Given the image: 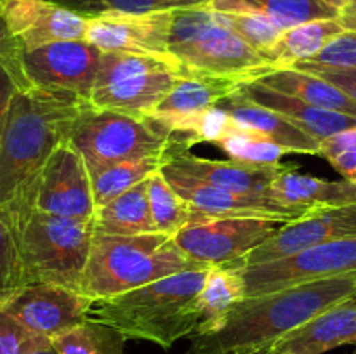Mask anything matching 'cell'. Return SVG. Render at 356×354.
Returning a JSON list of instances; mask_svg holds the SVG:
<instances>
[{
    "mask_svg": "<svg viewBox=\"0 0 356 354\" xmlns=\"http://www.w3.org/2000/svg\"><path fill=\"white\" fill-rule=\"evenodd\" d=\"M87 106L28 83L14 94L0 135V205L19 231L37 207L49 160L68 141L76 117Z\"/></svg>",
    "mask_w": 356,
    "mask_h": 354,
    "instance_id": "obj_1",
    "label": "cell"
},
{
    "mask_svg": "<svg viewBox=\"0 0 356 354\" xmlns=\"http://www.w3.org/2000/svg\"><path fill=\"white\" fill-rule=\"evenodd\" d=\"M356 301V273L245 297L216 330L193 335L184 354H264L323 311Z\"/></svg>",
    "mask_w": 356,
    "mask_h": 354,
    "instance_id": "obj_2",
    "label": "cell"
},
{
    "mask_svg": "<svg viewBox=\"0 0 356 354\" xmlns=\"http://www.w3.org/2000/svg\"><path fill=\"white\" fill-rule=\"evenodd\" d=\"M212 269V267H211ZM211 269H191L94 302L89 318L113 326L125 339L148 340L163 349L191 337L200 325L197 297Z\"/></svg>",
    "mask_w": 356,
    "mask_h": 354,
    "instance_id": "obj_3",
    "label": "cell"
},
{
    "mask_svg": "<svg viewBox=\"0 0 356 354\" xmlns=\"http://www.w3.org/2000/svg\"><path fill=\"white\" fill-rule=\"evenodd\" d=\"M191 269L211 267L191 260L169 235L96 233L79 292L92 301H101Z\"/></svg>",
    "mask_w": 356,
    "mask_h": 354,
    "instance_id": "obj_4",
    "label": "cell"
},
{
    "mask_svg": "<svg viewBox=\"0 0 356 354\" xmlns=\"http://www.w3.org/2000/svg\"><path fill=\"white\" fill-rule=\"evenodd\" d=\"M169 54L183 66L186 76H228L252 82L275 69L211 6L174 10Z\"/></svg>",
    "mask_w": 356,
    "mask_h": 354,
    "instance_id": "obj_5",
    "label": "cell"
},
{
    "mask_svg": "<svg viewBox=\"0 0 356 354\" xmlns=\"http://www.w3.org/2000/svg\"><path fill=\"white\" fill-rule=\"evenodd\" d=\"M68 141L82 155L89 174L127 160L172 156L193 144L191 137L170 130L153 117L99 110L92 104L76 117Z\"/></svg>",
    "mask_w": 356,
    "mask_h": 354,
    "instance_id": "obj_6",
    "label": "cell"
},
{
    "mask_svg": "<svg viewBox=\"0 0 356 354\" xmlns=\"http://www.w3.org/2000/svg\"><path fill=\"white\" fill-rule=\"evenodd\" d=\"M96 236V219L61 217L35 210L21 231L28 283L79 290Z\"/></svg>",
    "mask_w": 356,
    "mask_h": 354,
    "instance_id": "obj_7",
    "label": "cell"
},
{
    "mask_svg": "<svg viewBox=\"0 0 356 354\" xmlns=\"http://www.w3.org/2000/svg\"><path fill=\"white\" fill-rule=\"evenodd\" d=\"M186 76L174 58L103 52L90 104L134 117H148Z\"/></svg>",
    "mask_w": 356,
    "mask_h": 354,
    "instance_id": "obj_8",
    "label": "cell"
},
{
    "mask_svg": "<svg viewBox=\"0 0 356 354\" xmlns=\"http://www.w3.org/2000/svg\"><path fill=\"white\" fill-rule=\"evenodd\" d=\"M103 51L87 40H63L21 51L28 85L66 99L90 104Z\"/></svg>",
    "mask_w": 356,
    "mask_h": 354,
    "instance_id": "obj_9",
    "label": "cell"
},
{
    "mask_svg": "<svg viewBox=\"0 0 356 354\" xmlns=\"http://www.w3.org/2000/svg\"><path fill=\"white\" fill-rule=\"evenodd\" d=\"M236 269L245 283V297L356 273V238L309 246L278 260Z\"/></svg>",
    "mask_w": 356,
    "mask_h": 354,
    "instance_id": "obj_10",
    "label": "cell"
},
{
    "mask_svg": "<svg viewBox=\"0 0 356 354\" xmlns=\"http://www.w3.org/2000/svg\"><path fill=\"white\" fill-rule=\"evenodd\" d=\"M280 226L266 219H211L181 229L172 238L181 252L202 266L236 267Z\"/></svg>",
    "mask_w": 356,
    "mask_h": 354,
    "instance_id": "obj_11",
    "label": "cell"
},
{
    "mask_svg": "<svg viewBox=\"0 0 356 354\" xmlns=\"http://www.w3.org/2000/svg\"><path fill=\"white\" fill-rule=\"evenodd\" d=\"M94 302L61 285L33 283L21 288L0 307L37 335L54 339L89 319Z\"/></svg>",
    "mask_w": 356,
    "mask_h": 354,
    "instance_id": "obj_12",
    "label": "cell"
},
{
    "mask_svg": "<svg viewBox=\"0 0 356 354\" xmlns=\"http://www.w3.org/2000/svg\"><path fill=\"white\" fill-rule=\"evenodd\" d=\"M162 174L174 187V191L200 212L204 221H211V219H266V221L287 224V222L298 221V219L305 217L308 212H312L308 208L289 207V205L275 201L271 198L232 193V191L202 183L183 172H177L169 165L162 167Z\"/></svg>",
    "mask_w": 356,
    "mask_h": 354,
    "instance_id": "obj_13",
    "label": "cell"
},
{
    "mask_svg": "<svg viewBox=\"0 0 356 354\" xmlns=\"http://www.w3.org/2000/svg\"><path fill=\"white\" fill-rule=\"evenodd\" d=\"M355 238L356 203L315 208L298 221L282 224L280 229L270 239L254 248L240 262V266L270 262L301 252L309 246Z\"/></svg>",
    "mask_w": 356,
    "mask_h": 354,
    "instance_id": "obj_14",
    "label": "cell"
},
{
    "mask_svg": "<svg viewBox=\"0 0 356 354\" xmlns=\"http://www.w3.org/2000/svg\"><path fill=\"white\" fill-rule=\"evenodd\" d=\"M35 210L75 219H92L96 215L89 169L70 141L63 142L49 160Z\"/></svg>",
    "mask_w": 356,
    "mask_h": 354,
    "instance_id": "obj_15",
    "label": "cell"
},
{
    "mask_svg": "<svg viewBox=\"0 0 356 354\" xmlns=\"http://www.w3.org/2000/svg\"><path fill=\"white\" fill-rule=\"evenodd\" d=\"M2 17L21 51L52 42L86 40L89 26V16L54 0H6Z\"/></svg>",
    "mask_w": 356,
    "mask_h": 354,
    "instance_id": "obj_16",
    "label": "cell"
},
{
    "mask_svg": "<svg viewBox=\"0 0 356 354\" xmlns=\"http://www.w3.org/2000/svg\"><path fill=\"white\" fill-rule=\"evenodd\" d=\"M172 12L143 14V16H134V14L90 16L86 40L99 47L103 52L172 58L169 54Z\"/></svg>",
    "mask_w": 356,
    "mask_h": 354,
    "instance_id": "obj_17",
    "label": "cell"
},
{
    "mask_svg": "<svg viewBox=\"0 0 356 354\" xmlns=\"http://www.w3.org/2000/svg\"><path fill=\"white\" fill-rule=\"evenodd\" d=\"M170 169L207 183L211 186L250 196L271 198V186L289 165H252L235 160H209L193 155L190 149H179L165 163ZM273 200V198H271ZM277 201V200H275Z\"/></svg>",
    "mask_w": 356,
    "mask_h": 354,
    "instance_id": "obj_18",
    "label": "cell"
},
{
    "mask_svg": "<svg viewBox=\"0 0 356 354\" xmlns=\"http://www.w3.org/2000/svg\"><path fill=\"white\" fill-rule=\"evenodd\" d=\"M245 82L243 78L228 76H183L148 117L177 134H184L190 121L218 106Z\"/></svg>",
    "mask_w": 356,
    "mask_h": 354,
    "instance_id": "obj_19",
    "label": "cell"
},
{
    "mask_svg": "<svg viewBox=\"0 0 356 354\" xmlns=\"http://www.w3.org/2000/svg\"><path fill=\"white\" fill-rule=\"evenodd\" d=\"M341 346H356V301L327 309L277 340L264 354H323Z\"/></svg>",
    "mask_w": 356,
    "mask_h": 354,
    "instance_id": "obj_20",
    "label": "cell"
},
{
    "mask_svg": "<svg viewBox=\"0 0 356 354\" xmlns=\"http://www.w3.org/2000/svg\"><path fill=\"white\" fill-rule=\"evenodd\" d=\"M218 106L226 115H229L238 127L252 132L257 137H263L273 144L282 146L289 153L318 155V139L296 127L284 115L247 99L240 90L222 99Z\"/></svg>",
    "mask_w": 356,
    "mask_h": 354,
    "instance_id": "obj_21",
    "label": "cell"
},
{
    "mask_svg": "<svg viewBox=\"0 0 356 354\" xmlns=\"http://www.w3.org/2000/svg\"><path fill=\"white\" fill-rule=\"evenodd\" d=\"M238 90L247 99L254 101L259 106L270 108V110L287 117L296 127L308 132L309 135L318 139L320 142L323 139L330 137V135L356 128V117L312 106V104L305 103L301 99H296L292 96H285V94L277 92V90L268 89V87L261 85L256 80L245 82Z\"/></svg>",
    "mask_w": 356,
    "mask_h": 354,
    "instance_id": "obj_22",
    "label": "cell"
},
{
    "mask_svg": "<svg viewBox=\"0 0 356 354\" xmlns=\"http://www.w3.org/2000/svg\"><path fill=\"white\" fill-rule=\"evenodd\" d=\"M271 198L289 207L315 208L339 207L356 203V184L351 180H325L299 174L296 167H287L271 186Z\"/></svg>",
    "mask_w": 356,
    "mask_h": 354,
    "instance_id": "obj_23",
    "label": "cell"
},
{
    "mask_svg": "<svg viewBox=\"0 0 356 354\" xmlns=\"http://www.w3.org/2000/svg\"><path fill=\"white\" fill-rule=\"evenodd\" d=\"M256 82L285 96L305 101L312 106L356 117V103L350 96H346L343 90L334 87L327 80L294 68V66L271 69L261 75Z\"/></svg>",
    "mask_w": 356,
    "mask_h": 354,
    "instance_id": "obj_24",
    "label": "cell"
},
{
    "mask_svg": "<svg viewBox=\"0 0 356 354\" xmlns=\"http://www.w3.org/2000/svg\"><path fill=\"white\" fill-rule=\"evenodd\" d=\"M148 180L149 179L136 184L125 193L97 207L96 215H94L96 233L115 236L156 233L152 210H149Z\"/></svg>",
    "mask_w": 356,
    "mask_h": 354,
    "instance_id": "obj_25",
    "label": "cell"
},
{
    "mask_svg": "<svg viewBox=\"0 0 356 354\" xmlns=\"http://www.w3.org/2000/svg\"><path fill=\"white\" fill-rule=\"evenodd\" d=\"M344 31L346 30L337 17L308 21L298 26L287 28L270 54L266 56V59L275 68H287L296 62L312 61Z\"/></svg>",
    "mask_w": 356,
    "mask_h": 354,
    "instance_id": "obj_26",
    "label": "cell"
},
{
    "mask_svg": "<svg viewBox=\"0 0 356 354\" xmlns=\"http://www.w3.org/2000/svg\"><path fill=\"white\" fill-rule=\"evenodd\" d=\"M211 7L219 12L257 14L282 30L308 21L339 16V12L323 0H211Z\"/></svg>",
    "mask_w": 356,
    "mask_h": 354,
    "instance_id": "obj_27",
    "label": "cell"
},
{
    "mask_svg": "<svg viewBox=\"0 0 356 354\" xmlns=\"http://www.w3.org/2000/svg\"><path fill=\"white\" fill-rule=\"evenodd\" d=\"M243 298H245V283L238 269L212 267L197 297L200 325L193 335H202L218 328Z\"/></svg>",
    "mask_w": 356,
    "mask_h": 354,
    "instance_id": "obj_28",
    "label": "cell"
},
{
    "mask_svg": "<svg viewBox=\"0 0 356 354\" xmlns=\"http://www.w3.org/2000/svg\"><path fill=\"white\" fill-rule=\"evenodd\" d=\"M148 201L156 233L174 236L188 226L204 222L200 212L174 191L169 180L163 177L162 169L149 177Z\"/></svg>",
    "mask_w": 356,
    "mask_h": 354,
    "instance_id": "obj_29",
    "label": "cell"
},
{
    "mask_svg": "<svg viewBox=\"0 0 356 354\" xmlns=\"http://www.w3.org/2000/svg\"><path fill=\"white\" fill-rule=\"evenodd\" d=\"M169 158L170 155L145 156V158L115 163V165H110L106 169H101L97 172L90 174L96 207L108 203L110 200L117 198L118 194L134 187L136 184L149 179L153 174L159 172L169 162Z\"/></svg>",
    "mask_w": 356,
    "mask_h": 354,
    "instance_id": "obj_30",
    "label": "cell"
},
{
    "mask_svg": "<svg viewBox=\"0 0 356 354\" xmlns=\"http://www.w3.org/2000/svg\"><path fill=\"white\" fill-rule=\"evenodd\" d=\"M125 340L113 326L89 318L51 342L59 354H124Z\"/></svg>",
    "mask_w": 356,
    "mask_h": 354,
    "instance_id": "obj_31",
    "label": "cell"
},
{
    "mask_svg": "<svg viewBox=\"0 0 356 354\" xmlns=\"http://www.w3.org/2000/svg\"><path fill=\"white\" fill-rule=\"evenodd\" d=\"M28 285L21 231L9 212L0 205V304Z\"/></svg>",
    "mask_w": 356,
    "mask_h": 354,
    "instance_id": "obj_32",
    "label": "cell"
},
{
    "mask_svg": "<svg viewBox=\"0 0 356 354\" xmlns=\"http://www.w3.org/2000/svg\"><path fill=\"white\" fill-rule=\"evenodd\" d=\"M83 16L99 14H156L211 6V0H54Z\"/></svg>",
    "mask_w": 356,
    "mask_h": 354,
    "instance_id": "obj_33",
    "label": "cell"
},
{
    "mask_svg": "<svg viewBox=\"0 0 356 354\" xmlns=\"http://www.w3.org/2000/svg\"><path fill=\"white\" fill-rule=\"evenodd\" d=\"M218 146H221L235 162L252 163V165L280 163L282 156L289 153L282 146L273 144V142L266 141L263 137H257L256 134L238 127L236 124H233V127L218 142Z\"/></svg>",
    "mask_w": 356,
    "mask_h": 354,
    "instance_id": "obj_34",
    "label": "cell"
},
{
    "mask_svg": "<svg viewBox=\"0 0 356 354\" xmlns=\"http://www.w3.org/2000/svg\"><path fill=\"white\" fill-rule=\"evenodd\" d=\"M26 83L19 62V45L9 33L3 17L0 16V135L14 94Z\"/></svg>",
    "mask_w": 356,
    "mask_h": 354,
    "instance_id": "obj_35",
    "label": "cell"
},
{
    "mask_svg": "<svg viewBox=\"0 0 356 354\" xmlns=\"http://www.w3.org/2000/svg\"><path fill=\"white\" fill-rule=\"evenodd\" d=\"M219 12V10H218ZM222 19L226 21L229 28L245 42L247 45L259 52L264 59L270 54L271 49L278 42L285 30L278 28L277 24L271 23L270 19L257 14L247 12H221Z\"/></svg>",
    "mask_w": 356,
    "mask_h": 354,
    "instance_id": "obj_36",
    "label": "cell"
},
{
    "mask_svg": "<svg viewBox=\"0 0 356 354\" xmlns=\"http://www.w3.org/2000/svg\"><path fill=\"white\" fill-rule=\"evenodd\" d=\"M318 155L344 176V179L356 184V128L323 139Z\"/></svg>",
    "mask_w": 356,
    "mask_h": 354,
    "instance_id": "obj_37",
    "label": "cell"
},
{
    "mask_svg": "<svg viewBox=\"0 0 356 354\" xmlns=\"http://www.w3.org/2000/svg\"><path fill=\"white\" fill-rule=\"evenodd\" d=\"M45 340L0 307V354H31Z\"/></svg>",
    "mask_w": 356,
    "mask_h": 354,
    "instance_id": "obj_38",
    "label": "cell"
},
{
    "mask_svg": "<svg viewBox=\"0 0 356 354\" xmlns=\"http://www.w3.org/2000/svg\"><path fill=\"white\" fill-rule=\"evenodd\" d=\"M292 66L327 80V82L332 83L334 87L343 90L346 96H350L356 103V68H350V66L320 65V62L313 61H301L296 62V65Z\"/></svg>",
    "mask_w": 356,
    "mask_h": 354,
    "instance_id": "obj_39",
    "label": "cell"
},
{
    "mask_svg": "<svg viewBox=\"0 0 356 354\" xmlns=\"http://www.w3.org/2000/svg\"><path fill=\"white\" fill-rule=\"evenodd\" d=\"M312 61L320 65L356 68V31L341 33Z\"/></svg>",
    "mask_w": 356,
    "mask_h": 354,
    "instance_id": "obj_40",
    "label": "cell"
},
{
    "mask_svg": "<svg viewBox=\"0 0 356 354\" xmlns=\"http://www.w3.org/2000/svg\"><path fill=\"white\" fill-rule=\"evenodd\" d=\"M337 19L346 31H356V0L348 3L343 10H339Z\"/></svg>",
    "mask_w": 356,
    "mask_h": 354,
    "instance_id": "obj_41",
    "label": "cell"
},
{
    "mask_svg": "<svg viewBox=\"0 0 356 354\" xmlns=\"http://www.w3.org/2000/svg\"><path fill=\"white\" fill-rule=\"evenodd\" d=\"M31 354H59V353L56 351V347L52 346L51 339H47L44 344H40V346H38Z\"/></svg>",
    "mask_w": 356,
    "mask_h": 354,
    "instance_id": "obj_42",
    "label": "cell"
},
{
    "mask_svg": "<svg viewBox=\"0 0 356 354\" xmlns=\"http://www.w3.org/2000/svg\"><path fill=\"white\" fill-rule=\"evenodd\" d=\"M323 2H325L327 6L334 7V9H336L337 12H339V10H343L344 7H346L348 3L353 2V0H323Z\"/></svg>",
    "mask_w": 356,
    "mask_h": 354,
    "instance_id": "obj_43",
    "label": "cell"
},
{
    "mask_svg": "<svg viewBox=\"0 0 356 354\" xmlns=\"http://www.w3.org/2000/svg\"><path fill=\"white\" fill-rule=\"evenodd\" d=\"M3 2H6V0H0V16H2V10H3Z\"/></svg>",
    "mask_w": 356,
    "mask_h": 354,
    "instance_id": "obj_44",
    "label": "cell"
},
{
    "mask_svg": "<svg viewBox=\"0 0 356 354\" xmlns=\"http://www.w3.org/2000/svg\"><path fill=\"white\" fill-rule=\"evenodd\" d=\"M353 354H356V349H355V351H353Z\"/></svg>",
    "mask_w": 356,
    "mask_h": 354,
    "instance_id": "obj_45",
    "label": "cell"
}]
</instances>
